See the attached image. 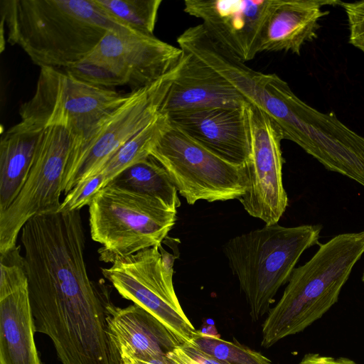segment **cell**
<instances>
[{"instance_id": "obj_20", "label": "cell", "mask_w": 364, "mask_h": 364, "mask_svg": "<svg viewBox=\"0 0 364 364\" xmlns=\"http://www.w3.org/2000/svg\"><path fill=\"white\" fill-rule=\"evenodd\" d=\"M167 124V116L160 113L152 123L119 148L95 174L103 176L104 187L123 171L149 156L150 149Z\"/></svg>"}, {"instance_id": "obj_28", "label": "cell", "mask_w": 364, "mask_h": 364, "mask_svg": "<svg viewBox=\"0 0 364 364\" xmlns=\"http://www.w3.org/2000/svg\"><path fill=\"white\" fill-rule=\"evenodd\" d=\"M300 364H357L354 361L344 358H334L322 356L318 354L306 355Z\"/></svg>"}, {"instance_id": "obj_19", "label": "cell", "mask_w": 364, "mask_h": 364, "mask_svg": "<svg viewBox=\"0 0 364 364\" xmlns=\"http://www.w3.org/2000/svg\"><path fill=\"white\" fill-rule=\"evenodd\" d=\"M110 183L154 197L173 210L181 205L167 171L151 156L127 168Z\"/></svg>"}, {"instance_id": "obj_8", "label": "cell", "mask_w": 364, "mask_h": 364, "mask_svg": "<svg viewBox=\"0 0 364 364\" xmlns=\"http://www.w3.org/2000/svg\"><path fill=\"white\" fill-rule=\"evenodd\" d=\"M175 258L158 245L116 259L102 273L124 299L139 305L189 344L196 333L173 282Z\"/></svg>"}, {"instance_id": "obj_25", "label": "cell", "mask_w": 364, "mask_h": 364, "mask_svg": "<svg viewBox=\"0 0 364 364\" xmlns=\"http://www.w3.org/2000/svg\"><path fill=\"white\" fill-rule=\"evenodd\" d=\"M104 187V178L97 174L79 182L66 194L58 212H70L80 210L89 205L96 193Z\"/></svg>"}, {"instance_id": "obj_14", "label": "cell", "mask_w": 364, "mask_h": 364, "mask_svg": "<svg viewBox=\"0 0 364 364\" xmlns=\"http://www.w3.org/2000/svg\"><path fill=\"white\" fill-rule=\"evenodd\" d=\"M108 331L122 362L168 360L167 354L183 342L135 304L115 306L104 292Z\"/></svg>"}, {"instance_id": "obj_4", "label": "cell", "mask_w": 364, "mask_h": 364, "mask_svg": "<svg viewBox=\"0 0 364 364\" xmlns=\"http://www.w3.org/2000/svg\"><path fill=\"white\" fill-rule=\"evenodd\" d=\"M88 206L91 237L106 263L161 245L176 220V210L161 200L112 183Z\"/></svg>"}, {"instance_id": "obj_3", "label": "cell", "mask_w": 364, "mask_h": 364, "mask_svg": "<svg viewBox=\"0 0 364 364\" xmlns=\"http://www.w3.org/2000/svg\"><path fill=\"white\" fill-rule=\"evenodd\" d=\"M321 226L265 225L229 240L223 247L255 321L270 310L302 253L318 243Z\"/></svg>"}, {"instance_id": "obj_9", "label": "cell", "mask_w": 364, "mask_h": 364, "mask_svg": "<svg viewBox=\"0 0 364 364\" xmlns=\"http://www.w3.org/2000/svg\"><path fill=\"white\" fill-rule=\"evenodd\" d=\"M74 134L62 126L43 129L27 179L11 205L0 213V253L17 246V237L31 218L56 213Z\"/></svg>"}, {"instance_id": "obj_32", "label": "cell", "mask_w": 364, "mask_h": 364, "mask_svg": "<svg viewBox=\"0 0 364 364\" xmlns=\"http://www.w3.org/2000/svg\"><path fill=\"white\" fill-rule=\"evenodd\" d=\"M121 364H129V363H122Z\"/></svg>"}, {"instance_id": "obj_12", "label": "cell", "mask_w": 364, "mask_h": 364, "mask_svg": "<svg viewBox=\"0 0 364 364\" xmlns=\"http://www.w3.org/2000/svg\"><path fill=\"white\" fill-rule=\"evenodd\" d=\"M273 0H186L184 11L243 62L260 53L262 28Z\"/></svg>"}, {"instance_id": "obj_24", "label": "cell", "mask_w": 364, "mask_h": 364, "mask_svg": "<svg viewBox=\"0 0 364 364\" xmlns=\"http://www.w3.org/2000/svg\"><path fill=\"white\" fill-rule=\"evenodd\" d=\"M64 72L82 82L109 88L127 85L126 80L105 66L82 60L63 68Z\"/></svg>"}, {"instance_id": "obj_16", "label": "cell", "mask_w": 364, "mask_h": 364, "mask_svg": "<svg viewBox=\"0 0 364 364\" xmlns=\"http://www.w3.org/2000/svg\"><path fill=\"white\" fill-rule=\"evenodd\" d=\"M338 0H273L265 20L261 52H291L300 55L302 46L317 38L319 21L328 14L324 6L340 4Z\"/></svg>"}, {"instance_id": "obj_6", "label": "cell", "mask_w": 364, "mask_h": 364, "mask_svg": "<svg viewBox=\"0 0 364 364\" xmlns=\"http://www.w3.org/2000/svg\"><path fill=\"white\" fill-rule=\"evenodd\" d=\"M189 205L237 199L245 193V165L230 162L168 124L149 151Z\"/></svg>"}, {"instance_id": "obj_2", "label": "cell", "mask_w": 364, "mask_h": 364, "mask_svg": "<svg viewBox=\"0 0 364 364\" xmlns=\"http://www.w3.org/2000/svg\"><path fill=\"white\" fill-rule=\"evenodd\" d=\"M363 253L364 242L355 233L341 234L321 245L306 263L295 268L262 325V346L271 347L320 318L338 301Z\"/></svg>"}, {"instance_id": "obj_11", "label": "cell", "mask_w": 364, "mask_h": 364, "mask_svg": "<svg viewBox=\"0 0 364 364\" xmlns=\"http://www.w3.org/2000/svg\"><path fill=\"white\" fill-rule=\"evenodd\" d=\"M182 56L179 47L154 36L109 31L85 60L113 70L134 91L167 74Z\"/></svg>"}, {"instance_id": "obj_7", "label": "cell", "mask_w": 364, "mask_h": 364, "mask_svg": "<svg viewBox=\"0 0 364 364\" xmlns=\"http://www.w3.org/2000/svg\"><path fill=\"white\" fill-rule=\"evenodd\" d=\"M128 96L90 85L56 68H41L34 95L20 106V122L41 129L62 126L80 138Z\"/></svg>"}, {"instance_id": "obj_26", "label": "cell", "mask_w": 364, "mask_h": 364, "mask_svg": "<svg viewBox=\"0 0 364 364\" xmlns=\"http://www.w3.org/2000/svg\"><path fill=\"white\" fill-rule=\"evenodd\" d=\"M347 16L349 43L364 53V0L353 2L341 1Z\"/></svg>"}, {"instance_id": "obj_18", "label": "cell", "mask_w": 364, "mask_h": 364, "mask_svg": "<svg viewBox=\"0 0 364 364\" xmlns=\"http://www.w3.org/2000/svg\"><path fill=\"white\" fill-rule=\"evenodd\" d=\"M43 129L18 122L2 134L0 141V213L21 191L33 164Z\"/></svg>"}, {"instance_id": "obj_15", "label": "cell", "mask_w": 364, "mask_h": 364, "mask_svg": "<svg viewBox=\"0 0 364 364\" xmlns=\"http://www.w3.org/2000/svg\"><path fill=\"white\" fill-rule=\"evenodd\" d=\"M248 105L217 71L191 53L183 50L177 75L160 113L168 114L188 109L240 107Z\"/></svg>"}, {"instance_id": "obj_31", "label": "cell", "mask_w": 364, "mask_h": 364, "mask_svg": "<svg viewBox=\"0 0 364 364\" xmlns=\"http://www.w3.org/2000/svg\"><path fill=\"white\" fill-rule=\"evenodd\" d=\"M363 281L364 282V272H363Z\"/></svg>"}, {"instance_id": "obj_21", "label": "cell", "mask_w": 364, "mask_h": 364, "mask_svg": "<svg viewBox=\"0 0 364 364\" xmlns=\"http://www.w3.org/2000/svg\"><path fill=\"white\" fill-rule=\"evenodd\" d=\"M113 21L134 33L153 36L161 0H93Z\"/></svg>"}, {"instance_id": "obj_5", "label": "cell", "mask_w": 364, "mask_h": 364, "mask_svg": "<svg viewBox=\"0 0 364 364\" xmlns=\"http://www.w3.org/2000/svg\"><path fill=\"white\" fill-rule=\"evenodd\" d=\"M178 68L179 64L154 83L131 91L123 103L85 136L74 137L63 176L65 195L79 182L95 176L119 148L159 116Z\"/></svg>"}, {"instance_id": "obj_23", "label": "cell", "mask_w": 364, "mask_h": 364, "mask_svg": "<svg viewBox=\"0 0 364 364\" xmlns=\"http://www.w3.org/2000/svg\"><path fill=\"white\" fill-rule=\"evenodd\" d=\"M20 247L0 253V299L28 285L26 260Z\"/></svg>"}, {"instance_id": "obj_33", "label": "cell", "mask_w": 364, "mask_h": 364, "mask_svg": "<svg viewBox=\"0 0 364 364\" xmlns=\"http://www.w3.org/2000/svg\"><path fill=\"white\" fill-rule=\"evenodd\" d=\"M223 364H228V363H222Z\"/></svg>"}, {"instance_id": "obj_22", "label": "cell", "mask_w": 364, "mask_h": 364, "mask_svg": "<svg viewBox=\"0 0 364 364\" xmlns=\"http://www.w3.org/2000/svg\"><path fill=\"white\" fill-rule=\"evenodd\" d=\"M204 353L228 364H272L261 353L237 342L221 339L218 336L197 330L191 343Z\"/></svg>"}, {"instance_id": "obj_27", "label": "cell", "mask_w": 364, "mask_h": 364, "mask_svg": "<svg viewBox=\"0 0 364 364\" xmlns=\"http://www.w3.org/2000/svg\"><path fill=\"white\" fill-rule=\"evenodd\" d=\"M172 364H223L191 345L178 346L167 354Z\"/></svg>"}, {"instance_id": "obj_13", "label": "cell", "mask_w": 364, "mask_h": 364, "mask_svg": "<svg viewBox=\"0 0 364 364\" xmlns=\"http://www.w3.org/2000/svg\"><path fill=\"white\" fill-rule=\"evenodd\" d=\"M248 105L178 111L168 122L222 158L245 165L250 156Z\"/></svg>"}, {"instance_id": "obj_10", "label": "cell", "mask_w": 364, "mask_h": 364, "mask_svg": "<svg viewBox=\"0 0 364 364\" xmlns=\"http://www.w3.org/2000/svg\"><path fill=\"white\" fill-rule=\"evenodd\" d=\"M250 156L245 164L246 190L239 200L245 211L265 225L278 223L288 205L283 185L282 135L259 108L249 105Z\"/></svg>"}, {"instance_id": "obj_30", "label": "cell", "mask_w": 364, "mask_h": 364, "mask_svg": "<svg viewBox=\"0 0 364 364\" xmlns=\"http://www.w3.org/2000/svg\"><path fill=\"white\" fill-rule=\"evenodd\" d=\"M356 236L360 239L362 241L364 242V231L361 232H358V233H355Z\"/></svg>"}, {"instance_id": "obj_17", "label": "cell", "mask_w": 364, "mask_h": 364, "mask_svg": "<svg viewBox=\"0 0 364 364\" xmlns=\"http://www.w3.org/2000/svg\"><path fill=\"white\" fill-rule=\"evenodd\" d=\"M28 285L0 299V364H42Z\"/></svg>"}, {"instance_id": "obj_1", "label": "cell", "mask_w": 364, "mask_h": 364, "mask_svg": "<svg viewBox=\"0 0 364 364\" xmlns=\"http://www.w3.org/2000/svg\"><path fill=\"white\" fill-rule=\"evenodd\" d=\"M0 4L7 41L40 68H63L84 60L109 31L134 33L93 0H1Z\"/></svg>"}, {"instance_id": "obj_29", "label": "cell", "mask_w": 364, "mask_h": 364, "mask_svg": "<svg viewBox=\"0 0 364 364\" xmlns=\"http://www.w3.org/2000/svg\"><path fill=\"white\" fill-rule=\"evenodd\" d=\"M129 364H172L170 360H132L129 362H122Z\"/></svg>"}]
</instances>
